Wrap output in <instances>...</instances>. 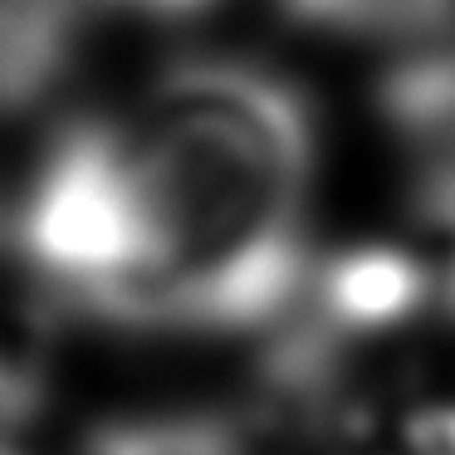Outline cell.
Instances as JSON below:
<instances>
[{
  "label": "cell",
  "mask_w": 455,
  "mask_h": 455,
  "mask_svg": "<svg viewBox=\"0 0 455 455\" xmlns=\"http://www.w3.org/2000/svg\"><path fill=\"white\" fill-rule=\"evenodd\" d=\"M152 206L138 333H269L314 265L318 113L284 69L187 54L123 113Z\"/></svg>",
  "instance_id": "obj_1"
},
{
  "label": "cell",
  "mask_w": 455,
  "mask_h": 455,
  "mask_svg": "<svg viewBox=\"0 0 455 455\" xmlns=\"http://www.w3.org/2000/svg\"><path fill=\"white\" fill-rule=\"evenodd\" d=\"M84 455H245V441L216 411H128L103 421Z\"/></svg>",
  "instance_id": "obj_5"
},
{
  "label": "cell",
  "mask_w": 455,
  "mask_h": 455,
  "mask_svg": "<svg viewBox=\"0 0 455 455\" xmlns=\"http://www.w3.org/2000/svg\"><path fill=\"white\" fill-rule=\"evenodd\" d=\"M108 11H123V15H152V20H181V15H196L216 0H99Z\"/></svg>",
  "instance_id": "obj_6"
},
{
  "label": "cell",
  "mask_w": 455,
  "mask_h": 455,
  "mask_svg": "<svg viewBox=\"0 0 455 455\" xmlns=\"http://www.w3.org/2000/svg\"><path fill=\"white\" fill-rule=\"evenodd\" d=\"M15 255L54 314L138 328L157 235L123 118H74L44 142L15 201Z\"/></svg>",
  "instance_id": "obj_2"
},
{
  "label": "cell",
  "mask_w": 455,
  "mask_h": 455,
  "mask_svg": "<svg viewBox=\"0 0 455 455\" xmlns=\"http://www.w3.org/2000/svg\"><path fill=\"white\" fill-rule=\"evenodd\" d=\"M299 30L353 44H426L441 40L455 0H279Z\"/></svg>",
  "instance_id": "obj_4"
},
{
  "label": "cell",
  "mask_w": 455,
  "mask_h": 455,
  "mask_svg": "<svg viewBox=\"0 0 455 455\" xmlns=\"http://www.w3.org/2000/svg\"><path fill=\"white\" fill-rule=\"evenodd\" d=\"M0 455H30V451H25L20 441H5V435H0Z\"/></svg>",
  "instance_id": "obj_7"
},
{
  "label": "cell",
  "mask_w": 455,
  "mask_h": 455,
  "mask_svg": "<svg viewBox=\"0 0 455 455\" xmlns=\"http://www.w3.org/2000/svg\"><path fill=\"white\" fill-rule=\"evenodd\" d=\"M84 40V0H0V118L54 99Z\"/></svg>",
  "instance_id": "obj_3"
}]
</instances>
